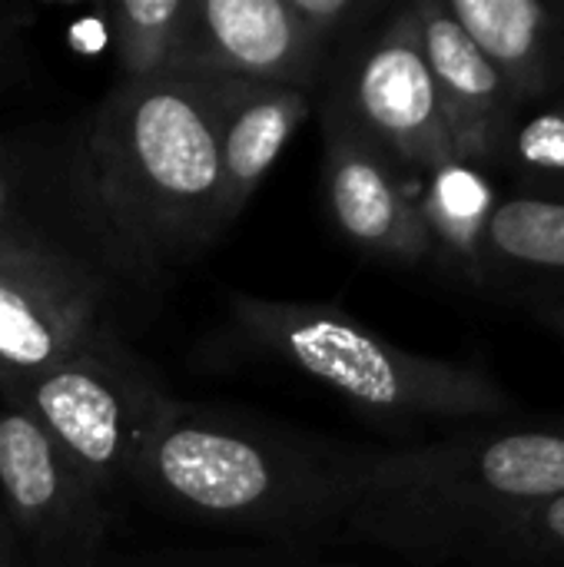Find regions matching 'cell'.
<instances>
[{
	"mask_svg": "<svg viewBox=\"0 0 564 567\" xmlns=\"http://www.w3.org/2000/svg\"><path fill=\"white\" fill-rule=\"evenodd\" d=\"M366 445L249 412L170 399L133 472V495L273 548L346 545Z\"/></svg>",
	"mask_w": 564,
	"mask_h": 567,
	"instance_id": "6da1fadb",
	"label": "cell"
},
{
	"mask_svg": "<svg viewBox=\"0 0 564 567\" xmlns=\"http://www.w3.org/2000/svg\"><path fill=\"white\" fill-rule=\"evenodd\" d=\"M564 492V422L459 429L409 449H369L346 545L452 565L509 518Z\"/></svg>",
	"mask_w": 564,
	"mask_h": 567,
	"instance_id": "7a4b0ae2",
	"label": "cell"
},
{
	"mask_svg": "<svg viewBox=\"0 0 564 567\" xmlns=\"http://www.w3.org/2000/svg\"><path fill=\"white\" fill-rule=\"evenodd\" d=\"M86 146L113 226L160 282L223 236V169L206 80H116L86 120Z\"/></svg>",
	"mask_w": 564,
	"mask_h": 567,
	"instance_id": "3957f363",
	"label": "cell"
},
{
	"mask_svg": "<svg viewBox=\"0 0 564 567\" xmlns=\"http://www.w3.org/2000/svg\"><path fill=\"white\" fill-rule=\"evenodd\" d=\"M229 326L243 352L312 379L382 429L459 432L515 412V399L489 369L409 352L332 302L239 292L229 299Z\"/></svg>",
	"mask_w": 564,
	"mask_h": 567,
	"instance_id": "277c9868",
	"label": "cell"
},
{
	"mask_svg": "<svg viewBox=\"0 0 564 567\" xmlns=\"http://www.w3.org/2000/svg\"><path fill=\"white\" fill-rule=\"evenodd\" d=\"M83 266L140 299L160 279L113 226L90 163L86 123L0 130V259Z\"/></svg>",
	"mask_w": 564,
	"mask_h": 567,
	"instance_id": "5b68a950",
	"label": "cell"
},
{
	"mask_svg": "<svg viewBox=\"0 0 564 567\" xmlns=\"http://www.w3.org/2000/svg\"><path fill=\"white\" fill-rule=\"evenodd\" d=\"M0 395L40 422L113 515L133 495L140 449L173 399L120 332L27 382L3 385Z\"/></svg>",
	"mask_w": 564,
	"mask_h": 567,
	"instance_id": "8992f818",
	"label": "cell"
},
{
	"mask_svg": "<svg viewBox=\"0 0 564 567\" xmlns=\"http://www.w3.org/2000/svg\"><path fill=\"white\" fill-rule=\"evenodd\" d=\"M319 90V120L352 130L412 183L455 159L416 3L392 10L379 27L339 50Z\"/></svg>",
	"mask_w": 564,
	"mask_h": 567,
	"instance_id": "52a82bcc",
	"label": "cell"
},
{
	"mask_svg": "<svg viewBox=\"0 0 564 567\" xmlns=\"http://www.w3.org/2000/svg\"><path fill=\"white\" fill-rule=\"evenodd\" d=\"M0 515L30 567H96L113 512L17 402L0 395Z\"/></svg>",
	"mask_w": 564,
	"mask_h": 567,
	"instance_id": "ba28073f",
	"label": "cell"
},
{
	"mask_svg": "<svg viewBox=\"0 0 564 567\" xmlns=\"http://www.w3.org/2000/svg\"><path fill=\"white\" fill-rule=\"evenodd\" d=\"M133 296L103 276L47 259H0V389L27 382L120 332Z\"/></svg>",
	"mask_w": 564,
	"mask_h": 567,
	"instance_id": "9c48e42d",
	"label": "cell"
},
{
	"mask_svg": "<svg viewBox=\"0 0 564 567\" xmlns=\"http://www.w3.org/2000/svg\"><path fill=\"white\" fill-rule=\"evenodd\" d=\"M170 73L319 93L326 60L289 0H189Z\"/></svg>",
	"mask_w": 564,
	"mask_h": 567,
	"instance_id": "30bf717a",
	"label": "cell"
},
{
	"mask_svg": "<svg viewBox=\"0 0 564 567\" xmlns=\"http://www.w3.org/2000/svg\"><path fill=\"white\" fill-rule=\"evenodd\" d=\"M416 186L352 130L322 120V189L339 233L369 256L416 266L432 256Z\"/></svg>",
	"mask_w": 564,
	"mask_h": 567,
	"instance_id": "8fae6325",
	"label": "cell"
},
{
	"mask_svg": "<svg viewBox=\"0 0 564 567\" xmlns=\"http://www.w3.org/2000/svg\"><path fill=\"white\" fill-rule=\"evenodd\" d=\"M416 17L455 159L479 169L502 163L509 130L519 116L502 73L459 27L445 0H419Z\"/></svg>",
	"mask_w": 564,
	"mask_h": 567,
	"instance_id": "7c38bea8",
	"label": "cell"
},
{
	"mask_svg": "<svg viewBox=\"0 0 564 567\" xmlns=\"http://www.w3.org/2000/svg\"><path fill=\"white\" fill-rule=\"evenodd\" d=\"M206 80V76H199ZM216 110V146L223 169V219H239L279 153L312 113L316 96L296 86L206 80Z\"/></svg>",
	"mask_w": 564,
	"mask_h": 567,
	"instance_id": "4fadbf2b",
	"label": "cell"
},
{
	"mask_svg": "<svg viewBox=\"0 0 564 567\" xmlns=\"http://www.w3.org/2000/svg\"><path fill=\"white\" fill-rule=\"evenodd\" d=\"M449 13L502 73L519 110L564 90V3L445 0Z\"/></svg>",
	"mask_w": 564,
	"mask_h": 567,
	"instance_id": "5bb4252c",
	"label": "cell"
},
{
	"mask_svg": "<svg viewBox=\"0 0 564 567\" xmlns=\"http://www.w3.org/2000/svg\"><path fill=\"white\" fill-rule=\"evenodd\" d=\"M532 282L564 289V199H499L482 243V286Z\"/></svg>",
	"mask_w": 564,
	"mask_h": 567,
	"instance_id": "9a60e30c",
	"label": "cell"
},
{
	"mask_svg": "<svg viewBox=\"0 0 564 567\" xmlns=\"http://www.w3.org/2000/svg\"><path fill=\"white\" fill-rule=\"evenodd\" d=\"M416 203L432 239V256L439 252L469 282L482 286V243L499 206L492 179L479 166L452 159L419 179Z\"/></svg>",
	"mask_w": 564,
	"mask_h": 567,
	"instance_id": "2e32d148",
	"label": "cell"
},
{
	"mask_svg": "<svg viewBox=\"0 0 564 567\" xmlns=\"http://www.w3.org/2000/svg\"><path fill=\"white\" fill-rule=\"evenodd\" d=\"M189 0H120L106 7V30L120 80H150L173 70Z\"/></svg>",
	"mask_w": 564,
	"mask_h": 567,
	"instance_id": "e0dca14e",
	"label": "cell"
},
{
	"mask_svg": "<svg viewBox=\"0 0 564 567\" xmlns=\"http://www.w3.org/2000/svg\"><path fill=\"white\" fill-rule=\"evenodd\" d=\"M502 166H512L532 196L564 199V100H545L519 110Z\"/></svg>",
	"mask_w": 564,
	"mask_h": 567,
	"instance_id": "ac0fdd59",
	"label": "cell"
},
{
	"mask_svg": "<svg viewBox=\"0 0 564 567\" xmlns=\"http://www.w3.org/2000/svg\"><path fill=\"white\" fill-rule=\"evenodd\" d=\"M469 567H564V492L509 518L472 555Z\"/></svg>",
	"mask_w": 564,
	"mask_h": 567,
	"instance_id": "d6986e66",
	"label": "cell"
},
{
	"mask_svg": "<svg viewBox=\"0 0 564 567\" xmlns=\"http://www.w3.org/2000/svg\"><path fill=\"white\" fill-rule=\"evenodd\" d=\"M296 20L302 23L316 53L329 63L346 50L359 33L372 27V17L382 10L379 0H289Z\"/></svg>",
	"mask_w": 564,
	"mask_h": 567,
	"instance_id": "ffe728a7",
	"label": "cell"
},
{
	"mask_svg": "<svg viewBox=\"0 0 564 567\" xmlns=\"http://www.w3.org/2000/svg\"><path fill=\"white\" fill-rule=\"evenodd\" d=\"M279 548L273 545H243V548H216V551H166L126 558L110 567H266ZM96 567H103V561Z\"/></svg>",
	"mask_w": 564,
	"mask_h": 567,
	"instance_id": "44dd1931",
	"label": "cell"
},
{
	"mask_svg": "<svg viewBox=\"0 0 564 567\" xmlns=\"http://www.w3.org/2000/svg\"><path fill=\"white\" fill-rule=\"evenodd\" d=\"M27 27V10H10L0 7V83L13 73L20 63V33Z\"/></svg>",
	"mask_w": 564,
	"mask_h": 567,
	"instance_id": "7402d4cb",
	"label": "cell"
},
{
	"mask_svg": "<svg viewBox=\"0 0 564 567\" xmlns=\"http://www.w3.org/2000/svg\"><path fill=\"white\" fill-rule=\"evenodd\" d=\"M266 567H366L359 561H336L326 551H306V548H279L276 558Z\"/></svg>",
	"mask_w": 564,
	"mask_h": 567,
	"instance_id": "603a6c76",
	"label": "cell"
},
{
	"mask_svg": "<svg viewBox=\"0 0 564 567\" xmlns=\"http://www.w3.org/2000/svg\"><path fill=\"white\" fill-rule=\"evenodd\" d=\"M535 316H539L542 326H548V329L564 342V296H552V299L539 302V306H535Z\"/></svg>",
	"mask_w": 564,
	"mask_h": 567,
	"instance_id": "cb8c5ba5",
	"label": "cell"
},
{
	"mask_svg": "<svg viewBox=\"0 0 564 567\" xmlns=\"http://www.w3.org/2000/svg\"><path fill=\"white\" fill-rule=\"evenodd\" d=\"M20 548H17V538H13V532H10V525L3 522V515H0V567H20Z\"/></svg>",
	"mask_w": 564,
	"mask_h": 567,
	"instance_id": "d4e9b609",
	"label": "cell"
}]
</instances>
